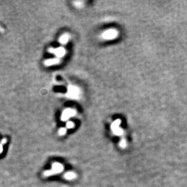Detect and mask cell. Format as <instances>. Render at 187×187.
<instances>
[{
  "instance_id": "30bf717a",
  "label": "cell",
  "mask_w": 187,
  "mask_h": 187,
  "mask_svg": "<svg viewBox=\"0 0 187 187\" xmlns=\"http://www.w3.org/2000/svg\"><path fill=\"white\" fill-rule=\"evenodd\" d=\"M66 129L61 128V129H60V131H59V133H60V135H64L65 133H66Z\"/></svg>"
},
{
  "instance_id": "ba28073f",
  "label": "cell",
  "mask_w": 187,
  "mask_h": 187,
  "mask_svg": "<svg viewBox=\"0 0 187 187\" xmlns=\"http://www.w3.org/2000/svg\"><path fill=\"white\" fill-rule=\"evenodd\" d=\"M65 176H66V177L67 179H73V177H75V175H74V174L72 173H69L66 174Z\"/></svg>"
},
{
  "instance_id": "5b68a950",
  "label": "cell",
  "mask_w": 187,
  "mask_h": 187,
  "mask_svg": "<svg viewBox=\"0 0 187 187\" xmlns=\"http://www.w3.org/2000/svg\"><path fill=\"white\" fill-rule=\"evenodd\" d=\"M59 62H60V60L58 58L50 59V60H46V61L44 62V64L47 66H52V65L58 64Z\"/></svg>"
},
{
  "instance_id": "8fae6325",
  "label": "cell",
  "mask_w": 187,
  "mask_h": 187,
  "mask_svg": "<svg viewBox=\"0 0 187 187\" xmlns=\"http://www.w3.org/2000/svg\"><path fill=\"white\" fill-rule=\"evenodd\" d=\"M2 151H3V147L1 145H0V154L2 153Z\"/></svg>"
},
{
  "instance_id": "52a82bcc",
  "label": "cell",
  "mask_w": 187,
  "mask_h": 187,
  "mask_svg": "<svg viewBox=\"0 0 187 187\" xmlns=\"http://www.w3.org/2000/svg\"><path fill=\"white\" fill-rule=\"evenodd\" d=\"M68 39H69V37H68V35H63L62 36L60 37V42L62 44H66L68 41Z\"/></svg>"
},
{
  "instance_id": "7a4b0ae2",
  "label": "cell",
  "mask_w": 187,
  "mask_h": 187,
  "mask_svg": "<svg viewBox=\"0 0 187 187\" xmlns=\"http://www.w3.org/2000/svg\"><path fill=\"white\" fill-rule=\"evenodd\" d=\"M118 35L117 31L114 29H110L105 31L102 34V37L105 40H113L116 38Z\"/></svg>"
},
{
  "instance_id": "6da1fadb",
  "label": "cell",
  "mask_w": 187,
  "mask_h": 187,
  "mask_svg": "<svg viewBox=\"0 0 187 187\" xmlns=\"http://www.w3.org/2000/svg\"><path fill=\"white\" fill-rule=\"evenodd\" d=\"M79 94V90L76 87L70 86L68 87V92L67 96L68 98H72V99H76L78 97Z\"/></svg>"
},
{
  "instance_id": "8992f818",
  "label": "cell",
  "mask_w": 187,
  "mask_h": 187,
  "mask_svg": "<svg viewBox=\"0 0 187 187\" xmlns=\"http://www.w3.org/2000/svg\"><path fill=\"white\" fill-rule=\"evenodd\" d=\"M63 169V166L60 164H55L53 165L52 171L54 173H59Z\"/></svg>"
},
{
  "instance_id": "3957f363",
  "label": "cell",
  "mask_w": 187,
  "mask_h": 187,
  "mask_svg": "<svg viewBox=\"0 0 187 187\" xmlns=\"http://www.w3.org/2000/svg\"><path fill=\"white\" fill-rule=\"evenodd\" d=\"M49 51L55 54L58 58H61V57L64 56L65 54H66V50H65V49L62 47H58L56 48V49L50 48V49L49 50Z\"/></svg>"
},
{
  "instance_id": "277c9868",
  "label": "cell",
  "mask_w": 187,
  "mask_h": 187,
  "mask_svg": "<svg viewBox=\"0 0 187 187\" xmlns=\"http://www.w3.org/2000/svg\"><path fill=\"white\" fill-rule=\"evenodd\" d=\"M75 114V111L73 110V109H66V110H65L62 113L61 116V119L62 121H67V120L69 119L70 118H71L72 116H73Z\"/></svg>"
},
{
  "instance_id": "9c48e42d",
  "label": "cell",
  "mask_w": 187,
  "mask_h": 187,
  "mask_svg": "<svg viewBox=\"0 0 187 187\" xmlns=\"http://www.w3.org/2000/svg\"><path fill=\"white\" fill-rule=\"evenodd\" d=\"M66 125L68 128H72L74 127V124L72 122H68L67 123Z\"/></svg>"
}]
</instances>
